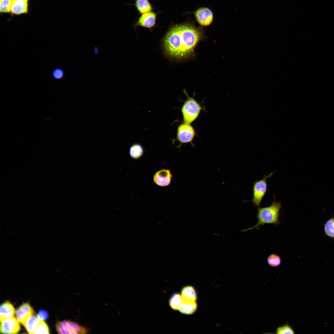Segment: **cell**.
Returning <instances> with one entry per match:
<instances>
[{"instance_id":"7402d4cb","label":"cell","mask_w":334,"mask_h":334,"mask_svg":"<svg viewBox=\"0 0 334 334\" xmlns=\"http://www.w3.org/2000/svg\"><path fill=\"white\" fill-rule=\"evenodd\" d=\"M12 0H0V11L1 13L11 12Z\"/></svg>"},{"instance_id":"e0dca14e","label":"cell","mask_w":334,"mask_h":334,"mask_svg":"<svg viewBox=\"0 0 334 334\" xmlns=\"http://www.w3.org/2000/svg\"><path fill=\"white\" fill-rule=\"evenodd\" d=\"M144 149L143 146L139 143L132 144L129 150L130 156L134 160H138L141 158L144 153Z\"/></svg>"},{"instance_id":"277c9868","label":"cell","mask_w":334,"mask_h":334,"mask_svg":"<svg viewBox=\"0 0 334 334\" xmlns=\"http://www.w3.org/2000/svg\"><path fill=\"white\" fill-rule=\"evenodd\" d=\"M274 172H271L268 175H265L262 179L254 182L252 201L255 206L258 207L260 206L261 201L267 191V180L272 176Z\"/></svg>"},{"instance_id":"4fadbf2b","label":"cell","mask_w":334,"mask_h":334,"mask_svg":"<svg viewBox=\"0 0 334 334\" xmlns=\"http://www.w3.org/2000/svg\"><path fill=\"white\" fill-rule=\"evenodd\" d=\"M28 6L27 1L12 0L11 12L15 15L26 13L28 12Z\"/></svg>"},{"instance_id":"2e32d148","label":"cell","mask_w":334,"mask_h":334,"mask_svg":"<svg viewBox=\"0 0 334 334\" xmlns=\"http://www.w3.org/2000/svg\"><path fill=\"white\" fill-rule=\"evenodd\" d=\"M197 307V305L195 302L186 301L182 300L178 310L183 314L191 315L195 311Z\"/></svg>"},{"instance_id":"ac0fdd59","label":"cell","mask_w":334,"mask_h":334,"mask_svg":"<svg viewBox=\"0 0 334 334\" xmlns=\"http://www.w3.org/2000/svg\"><path fill=\"white\" fill-rule=\"evenodd\" d=\"M41 321L37 317L33 315L27 319L24 326L28 333L34 334Z\"/></svg>"},{"instance_id":"8992f818","label":"cell","mask_w":334,"mask_h":334,"mask_svg":"<svg viewBox=\"0 0 334 334\" xmlns=\"http://www.w3.org/2000/svg\"><path fill=\"white\" fill-rule=\"evenodd\" d=\"M196 134L195 130L191 124L184 122L178 126L177 130L176 140L179 142L178 148H179L183 143H192Z\"/></svg>"},{"instance_id":"8fae6325","label":"cell","mask_w":334,"mask_h":334,"mask_svg":"<svg viewBox=\"0 0 334 334\" xmlns=\"http://www.w3.org/2000/svg\"><path fill=\"white\" fill-rule=\"evenodd\" d=\"M34 313L33 309L28 303L23 304L15 311L17 319L23 325L27 319Z\"/></svg>"},{"instance_id":"d6986e66","label":"cell","mask_w":334,"mask_h":334,"mask_svg":"<svg viewBox=\"0 0 334 334\" xmlns=\"http://www.w3.org/2000/svg\"><path fill=\"white\" fill-rule=\"evenodd\" d=\"M182 300L181 295L178 293H174L171 296L169 299V305L173 310H178Z\"/></svg>"},{"instance_id":"ffe728a7","label":"cell","mask_w":334,"mask_h":334,"mask_svg":"<svg viewBox=\"0 0 334 334\" xmlns=\"http://www.w3.org/2000/svg\"><path fill=\"white\" fill-rule=\"evenodd\" d=\"M324 230L326 235L334 238V218H331L327 221L324 225Z\"/></svg>"},{"instance_id":"d4e9b609","label":"cell","mask_w":334,"mask_h":334,"mask_svg":"<svg viewBox=\"0 0 334 334\" xmlns=\"http://www.w3.org/2000/svg\"><path fill=\"white\" fill-rule=\"evenodd\" d=\"M64 74V72L62 69L57 68L54 69L53 71V76L55 79H59L62 78Z\"/></svg>"},{"instance_id":"cb8c5ba5","label":"cell","mask_w":334,"mask_h":334,"mask_svg":"<svg viewBox=\"0 0 334 334\" xmlns=\"http://www.w3.org/2000/svg\"><path fill=\"white\" fill-rule=\"evenodd\" d=\"M276 330V333L278 334H293L294 333V330L288 324L278 327Z\"/></svg>"},{"instance_id":"3957f363","label":"cell","mask_w":334,"mask_h":334,"mask_svg":"<svg viewBox=\"0 0 334 334\" xmlns=\"http://www.w3.org/2000/svg\"><path fill=\"white\" fill-rule=\"evenodd\" d=\"M184 92L187 98L181 109L183 120L184 122L191 124L198 118L201 110L204 109L193 97H190L185 90Z\"/></svg>"},{"instance_id":"4316f807","label":"cell","mask_w":334,"mask_h":334,"mask_svg":"<svg viewBox=\"0 0 334 334\" xmlns=\"http://www.w3.org/2000/svg\"><path fill=\"white\" fill-rule=\"evenodd\" d=\"M22 0V1H27H27H28V0Z\"/></svg>"},{"instance_id":"6da1fadb","label":"cell","mask_w":334,"mask_h":334,"mask_svg":"<svg viewBox=\"0 0 334 334\" xmlns=\"http://www.w3.org/2000/svg\"><path fill=\"white\" fill-rule=\"evenodd\" d=\"M203 36V29L191 20L172 25L163 39L166 54L176 59H186L193 54L196 45Z\"/></svg>"},{"instance_id":"7a4b0ae2","label":"cell","mask_w":334,"mask_h":334,"mask_svg":"<svg viewBox=\"0 0 334 334\" xmlns=\"http://www.w3.org/2000/svg\"><path fill=\"white\" fill-rule=\"evenodd\" d=\"M272 204L265 207H258L257 218V223L253 227L243 230L245 232L257 228L261 225L266 224L277 225L280 224L279 213L281 208L280 201L276 202L275 198Z\"/></svg>"},{"instance_id":"5b68a950","label":"cell","mask_w":334,"mask_h":334,"mask_svg":"<svg viewBox=\"0 0 334 334\" xmlns=\"http://www.w3.org/2000/svg\"><path fill=\"white\" fill-rule=\"evenodd\" d=\"M56 329L59 334H86L89 332L87 328L69 320L57 322Z\"/></svg>"},{"instance_id":"9c48e42d","label":"cell","mask_w":334,"mask_h":334,"mask_svg":"<svg viewBox=\"0 0 334 334\" xmlns=\"http://www.w3.org/2000/svg\"><path fill=\"white\" fill-rule=\"evenodd\" d=\"M173 177V175L169 169H163L158 170L155 173L153 180L157 186L165 187L170 184Z\"/></svg>"},{"instance_id":"484cf974","label":"cell","mask_w":334,"mask_h":334,"mask_svg":"<svg viewBox=\"0 0 334 334\" xmlns=\"http://www.w3.org/2000/svg\"><path fill=\"white\" fill-rule=\"evenodd\" d=\"M37 316L41 321H44L48 317V314L47 311L44 310H39L37 313Z\"/></svg>"},{"instance_id":"52a82bcc","label":"cell","mask_w":334,"mask_h":334,"mask_svg":"<svg viewBox=\"0 0 334 334\" xmlns=\"http://www.w3.org/2000/svg\"><path fill=\"white\" fill-rule=\"evenodd\" d=\"M190 13L194 14L198 23L201 26H207L213 22L214 16L212 11L206 7H201Z\"/></svg>"},{"instance_id":"603a6c76","label":"cell","mask_w":334,"mask_h":334,"mask_svg":"<svg viewBox=\"0 0 334 334\" xmlns=\"http://www.w3.org/2000/svg\"><path fill=\"white\" fill-rule=\"evenodd\" d=\"M49 329L46 323L41 321L35 331L34 334H49Z\"/></svg>"},{"instance_id":"30bf717a","label":"cell","mask_w":334,"mask_h":334,"mask_svg":"<svg viewBox=\"0 0 334 334\" xmlns=\"http://www.w3.org/2000/svg\"><path fill=\"white\" fill-rule=\"evenodd\" d=\"M19 322L14 316L1 321L0 331L3 334H17L20 330Z\"/></svg>"},{"instance_id":"9a60e30c","label":"cell","mask_w":334,"mask_h":334,"mask_svg":"<svg viewBox=\"0 0 334 334\" xmlns=\"http://www.w3.org/2000/svg\"><path fill=\"white\" fill-rule=\"evenodd\" d=\"M181 295L183 300L186 301L195 302L197 298L195 290L191 286L183 288L181 290Z\"/></svg>"},{"instance_id":"7c38bea8","label":"cell","mask_w":334,"mask_h":334,"mask_svg":"<svg viewBox=\"0 0 334 334\" xmlns=\"http://www.w3.org/2000/svg\"><path fill=\"white\" fill-rule=\"evenodd\" d=\"M15 311L14 306L9 301H6L3 303L0 307V322L13 316Z\"/></svg>"},{"instance_id":"44dd1931","label":"cell","mask_w":334,"mask_h":334,"mask_svg":"<svg viewBox=\"0 0 334 334\" xmlns=\"http://www.w3.org/2000/svg\"><path fill=\"white\" fill-rule=\"evenodd\" d=\"M267 263L270 266L276 267L279 266L281 263V259L278 255L274 253L270 254L268 257Z\"/></svg>"},{"instance_id":"ba28073f","label":"cell","mask_w":334,"mask_h":334,"mask_svg":"<svg viewBox=\"0 0 334 334\" xmlns=\"http://www.w3.org/2000/svg\"><path fill=\"white\" fill-rule=\"evenodd\" d=\"M157 14L152 11L141 14L134 24V27H141L151 31L156 25Z\"/></svg>"},{"instance_id":"5bb4252c","label":"cell","mask_w":334,"mask_h":334,"mask_svg":"<svg viewBox=\"0 0 334 334\" xmlns=\"http://www.w3.org/2000/svg\"><path fill=\"white\" fill-rule=\"evenodd\" d=\"M133 5L141 14L152 11L153 10V7L149 0H135Z\"/></svg>"}]
</instances>
